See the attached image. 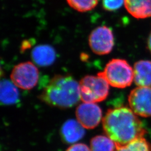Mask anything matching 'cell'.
I'll list each match as a JSON object with an SVG mask.
<instances>
[{
	"instance_id": "1",
	"label": "cell",
	"mask_w": 151,
	"mask_h": 151,
	"mask_svg": "<svg viewBox=\"0 0 151 151\" xmlns=\"http://www.w3.org/2000/svg\"><path fill=\"white\" fill-rule=\"evenodd\" d=\"M103 126L106 134L116 146L127 145L143 137L147 133L142 122L127 107L109 109L103 118Z\"/></svg>"
},
{
	"instance_id": "2",
	"label": "cell",
	"mask_w": 151,
	"mask_h": 151,
	"mask_svg": "<svg viewBox=\"0 0 151 151\" xmlns=\"http://www.w3.org/2000/svg\"><path fill=\"white\" fill-rule=\"evenodd\" d=\"M40 99L56 108L73 107L81 100L80 83L70 76H55L44 87Z\"/></svg>"
},
{
	"instance_id": "3",
	"label": "cell",
	"mask_w": 151,
	"mask_h": 151,
	"mask_svg": "<svg viewBox=\"0 0 151 151\" xmlns=\"http://www.w3.org/2000/svg\"><path fill=\"white\" fill-rule=\"evenodd\" d=\"M100 73L109 84L116 88L129 86L134 80V70L128 62L122 59H113L106 65Z\"/></svg>"
},
{
	"instance_id": "4",
	"label": "cell",
	"mask_w": 151,
	"mask_h": 151,
	"mask_svg": "<svg viewBox=\"0 0 151 151\" xmlns=\"http://www.w3.org/2000/svg\"><path fill=\"white\" fill-rule=\"evenodd\" d=\"M81 100L83 103H96L109 95V84L100 72L96 76H86L80 82Z\"/></svg>"
},
{
	"instance_id": "5",
	"label": "cell",
	"mask_w": 151,
	"mask_h": 151,
	"mask_svg": "<svg viewBox=\"0 0 151 151\" xmlns=\"http://www.w3.org/2000/svg\"><path fill=\"white\" fill-rule=\"evenodd\" d=\"M39 76L37 67L32 62H26L16 65L12 70L10 77L17 87L29 90L37 85Z\"/></svg>"
},
{
	"instance_id": "6",
	"label": "cell",
	"mask_w": 151,
	"mask_h": 151,
	"mask_svg": "<svg viewBox=\"0 0 151 151\" xmlns=\"http://www.w3.org/2000/svg\"><path fill=\"white\" fill-rule=\"evenodd\" d=\"M88 42L92 51L97 55L110 53L113 49L114 38L111 30L106 26L95 29L90 34Z\"/></svg>"
},
{
	"instance_id": "7",
	"label": "cell",
	"mask_w": 151,
	"mask_h": 151,
	"mask_svg": "<svg viewBox=\"0 0 151 151\" xmlns=\"http://www.w3.org/2000/svg\"><path fill=\"white\" fill-rule=\"evenodd\" d=\"M130 108L137 115L151 116V87H137L132 90L128 96Z\"/></svg>"
},
{
	"instance_id": "8",
	"label": "cell",
	"mask_w": 151,
	"mask_h": 151,
	"mask_svg": "<svg viewBox=\"0 0 151 151\" xmlns=\"http://www.w3.org/2000/svg\"><path fill=\"white\" fill-rule=\"evenodd\" d=\"M76 115L77 120L85 129H92L100 123L102 111L95 103H83L76 109Z\"/></svg>"
},
{
	"instance_id": "9",
	"label": "cell",
	"mask_w": 151,
	"mask_h": 151,
	"mask_svg": "<svg viewBox=\"0 0 151 151\" xmlns=\"http://www.w3.org/2000/svg\"><path fill=\"white\" fill-rule=\"evenodd\" d=\"M85 129L77 120L70 119L63 124L60 135L65 142L73 144L83 137L85 134Z\"/></svg>"
},
{
	"instance_id": "10",
	"label": "cell",
	"mask_w": 151,
	"mask_h": 151,
	"mask_svg": "<svg viewBox=\"0 0 151 151\" xmlns=\"http://www.w3.org/2000/svg\"><path fill=\"white\" fill-rule=\"evenodd\" d=\"M32 58L39 66L48 67L54 63L56 53L52 47L48 45H39L33 49Z\"/></svg>"
},
{
	"instance_id": "11",
	"label": "cell",
	"mask_w": 151,
	"mask_h": 151,
	"mask_svg": "<svg viewBox=\"0 0 151 151\" xmlns=\"http://www.w3.org/2000/svg\"><path fill=\"white\" fill-rule=\"evenodd\" d=\"M134 81L138 87H151V61L140 60L134 65Z\"/></svg>"
},
{
	"instance_id": "12",
	"label": "cell",
	"mask_w": 151,
	"mask_h": 151,
	"mask_svg": "<svg viewBox=\"0 0 151 151\" xmlns=\"http://www.w3.org/2000/svg\"><path fill=\"white\" fill-rule=\"evenodd\" d=\"M127 11L136 19L151 16V0H124Z\"/></svg>"
},
{
	"instance_id": "13",
	"label": "cell",
	"mask_w": 151,
	"mask_h": 151,
	"mask_svg": "<svg viewBox=\"0 0 151 151\" xmlns=\"http://www.w3.org/2000/svg\"><path fill=\"white\" fill-rule=\"evenodd\" d=\"M1 103L4 105H12L18 102L19 93L17 86L12 82L4 80L1 83Z\"/></svg>"
},
{
	"instance_id": "14",
	"label": "cell",
	"mask_w": 151,
	"mask_h": 151,
	"mask_svg": "<svg viewBox=\"0 0 151 151\" xmlns=\"http://www.w3.org/2000/svg\"><path fill=\"white\" fill-rule=\"evenodd\" d=\"M91 151H115L116 145L108 136L97 135L90 141Z\"/></svg>"
},
{
	"instance_id": "15",
	"label": "cell",
	"mask_w": 151,
	"mask_h": 151,
	"mask_svg": "<svg viewBox=\"0 0 151 151\" xmlns=\"http://www.w3.org/2000/svg\"><path fill=\"white\" fill-rule=\"evenodd\" d=\"M115 151H151V145L144 137H140L124 146H116Z\"/></svg>"
},
{
	"instance_id": "16",
	"label": "cell",
	"mask_w": 151,
	"mask_h": 151,
	"mask_svg": "<svg viewBox=\"0 0 151 151\" xmlns=\"http://www.w3.org/2000/svg\"><path fill=\"white\" fill-rule=\"evenodd\" d=\"M67 2L76 11L83 12L93 9L97 6L98 0H67Z\"/></svg>"
},
{
	"instance_id": "17",
	"label": "cell",
	"mask_w": 151,
	"mask_h": 151,
	"mask_svg": "<svg viewBox=\"0 0 151 151\" xmlns=\"http://www.w3.org/2000/svg\"><path fill=\"white\" fill-rule=\"evenodd\" d=\"M124 3V0H103V6L107 11H115L119 9Z\"/></svg>"
},
{
	"instance_id": "18",
	"label": "cell",
	"mask_w": 151,
	"mask_h": 151,
	"mask_svg": "<svg viewBox=\"0 0 151 151\" xmlns=\"http://www.w3.org/2000/svg\"><path fill=\"white\" fill-rule=\"evenodd\" d=\"M66 151H91V150L83 143H76L70 146Z\"/></svg>"
},
{
	"instance_id": "19",
	"label": "cell",
	"mask_w": 151,
	"mask_h": 151,
	"mask_svg": "<svg viewBox=\"0 0 151 151\" xmlns=\"http://www.w3.org/2000/svg\"><path fill=\"white\" fill-rule=\"evenodd\" d=\"M147 45H148V48L149 50L151 52V32L149 35V37L148 39V42H147Z\"/></svg>"
}]
</instances>
